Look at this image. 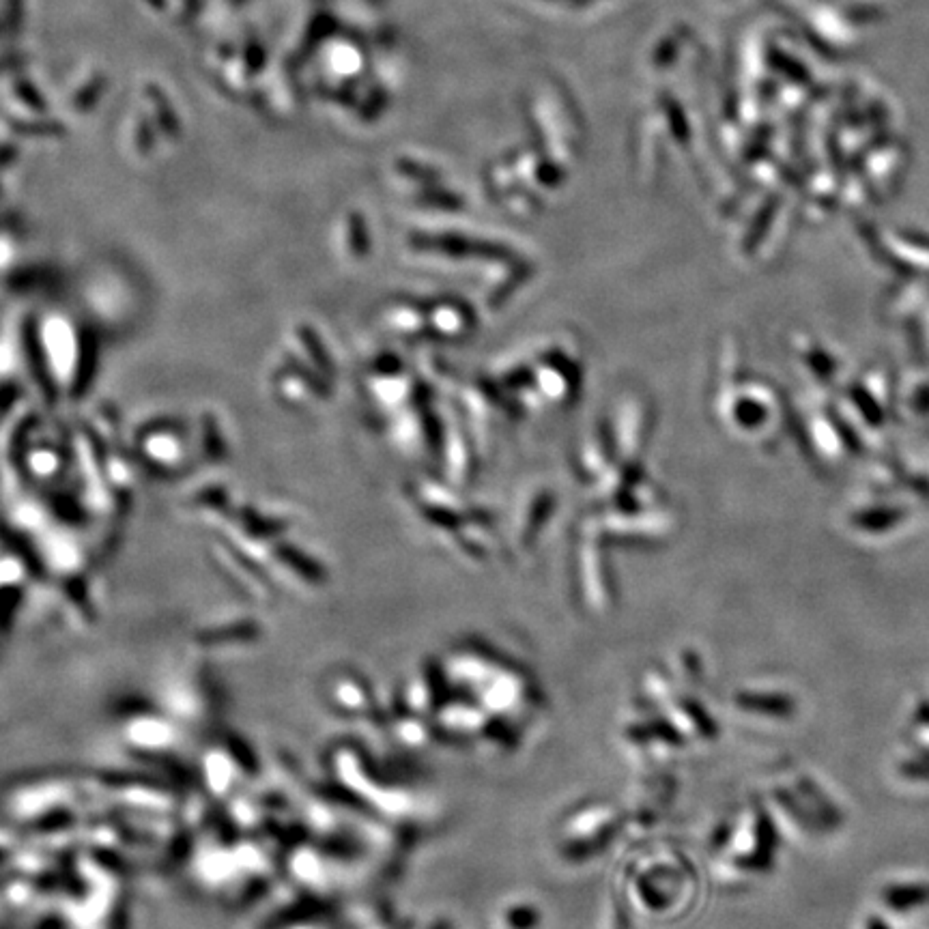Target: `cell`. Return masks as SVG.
<instances>
[{
	"mask_svg": "<svg viewBox=\"0 0 929 929\" xmlns=\"http://www.w3.org/2000/svg\"><path fill=\"white\" fill-rule=\"evenodd\" d=\"M884 902L893 910L919 908L929 902V884H891L884 891Z\"/></svg>",
	"mask_w": 929,
	"mask_h": 929,
	"instance_id": "cell-1",
	"label": "cell"
},
{
	"mask_svg": "<svg viewBox=\"0 0 929 929\" xmlns=\"http://www.w3.org/2000/svg\"><path fill=\"white\" fill-rule=\"evenodd\" d=\"M740 702L745 704V708H751L755 712H766V714H785V712H790V702L788 699H783V697H777V695H745V697H740Z\"/></svg>",
	"mask_w": 929,
	"mask_h": 929,
	"instance_id": "cell-2",
	"label": "cell"
},
{
	"mask_svg": "<svg viewBox=\"0 0 929 929\" xmlns=\"http://www.w3.org/2000/svg\"><path fill=\"white\" fill-rule=\"evenodd\" d=\"M865 929H889V925H886L882 919H876V917H874V919H869V921H867V927H865Z\"/></svg>",
	"mask_w": 929,
	"mask_h": 929,
	"instance_id": "cell-3",
	"label": "cell"
}]
</instances>
